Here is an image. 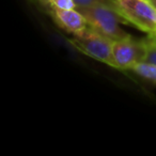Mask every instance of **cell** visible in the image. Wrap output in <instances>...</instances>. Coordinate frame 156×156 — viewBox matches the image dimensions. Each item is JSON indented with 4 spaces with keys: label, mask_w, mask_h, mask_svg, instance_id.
Masks as SVG:
<instances>
[{
    "label": "cell",
    "mask_w": 156,
    "mask_h": 156,
    "mask_svg": "<svg viewBox=\"0 0 156 156\" xmlns=\"http://www.w3.org/2000/svg\"><path fill=\"white\" fill-rule=\"evenodd\" d=\"M76 9L85 17L88 26L113 42L129 37V34L120 27V22H126L113 8L98 5L91 7H78Z\"/></svg>",
    "instance_id": "1"
},
{
    "label": "cell",
    "mask_w": 156,
    "mask_h": 156,
    "mask_svg": "<svg viewBox=\"0 0 156 156\" xmlns=\"http://www.w3.org/2000/svg\"><path fill=\"white\" fill-rule=\"evenodd\" d=\"M51 14L58 26L73 35L83 32L88 27L85 17L77 9L60 10L51 8Z\"/></svg>",
    "instance_id": "5"
},
{
    "label": "cell",
    "mask_w": 156,
    "mask_h": 156,
    "mask_svg": "<svg viewBox=\"0 0 156 156\" xmlns=\"http://www.w3.org/2000/svg\"><path fill=\"white\" fill-rule=\"evenodd\" d=\"M72 47L86 56L117 69L113 58V41L88 26L83 32L69 39Z\"/></svg>",
    "instance_id": "2"
},
{
    "label": "cell",
    "mask_w": 156,
    "mask_h": 156,
    "mask_svg": "<svg viewBox=\"0 0 156 156\" xmlns=\"http://www.w3.org/2000/svg\"><path fill=\"white\" fill-rule=\"evenodd\" d=\"M147 54V43L144 40L138 41L133 37L113 42V58L117 69H130L139 62H143Z\"/></svg>",
    "instance_id": "4"
},
{
    "label": "cell",
    "mask_w": 156,
    "mask_h": 156,
    "mask_svg": "<svg viewBox=\"0 0 156 156\" xmlns=\"http://www.w3.org/2000/svg\"><path fill=\"white\" fill-rule=\"evenodd\" d=\"M147 40L149 42H151V43H153V44H155L156 45V34H151V35H149V37H147Z\"/></svg>",
    "instance_id": "10"
},
{
    "label": "cell",
    "mask_w": 156,
    "mask_h": 156,
    "mask_svg": "<svg viewBox=\"0 0 156 156\" xmlns=\"http://www.w3.org/2000/svg\"><path fill=\"white\" fill-rule=\"evenodd\" d=\"M47 2L50 5V7L54 9L60 10H73L76 9L75 1L74 0H47Z\"/></svg>",
    "instance_id": "8"
},
{
    "label": "cell",
    "mask_w": 156,
    "mask_h": 156,
    "mask_svg": "<svg viewBox=\"0 0 156 156\" xmlns=\"http://www.w3.org/2000/svg\"><path fill=\"white\" fill-rule=\"evenodd\" d=\"M147 43V54H145L143 62H149L152 64H156V45L151 42H149L147 39L144 40Z\"/></svg>",
    "instance_id": "9"
},
{
    "label": "cell",
    "mask_w": 156,
    "mask_h": 156,
    "mask_svg": "<svg viewBox=\"0 0 156 156\" xmlns=\"http://www.w3.org/2000/svg\"><path fill=\"white\" fill-rule=\"evenodd\" d=\"M129 71L145 80L156 85V64H152L149 62H139L132 66Z\"/></svg>",
    "instance_id": "6"
},
{
    "label": "cell",
    "mask_w": 156,
    "mask_h": 156,
    "mask_svg": "<svg viewBox=\"0 0 156 156\" xmlns=\"http://www.w3.org/2000/svg\"><path fill=\"white\" fill-rule=\"evenodd\" d=\"M150 1H151V2L153 3V5H154V7L156 8V0H150Z\"/></svg>",
    "instance_id": "11"
},
{
    "label": "cell",
    "mask_w": 156,
    "mask_h": 156,
    "mask_svg": "<svg viewBox=\"0 0 156 156\" xmlns=\"http://www.w3.org/2000/svg\"><path fill=\"white\" fill-rule=\"evenodd\" d=\"M115 10L126 23L149 35L156 34V8L150 0H115Z\"/></svg>",
    "instance_id": "3"
},
{
    "label": "cell",
    "mask_w": 156,
    "mask_h": 156,
    "mask_svg": "<svg viewBox=\"0 0 156 156\" xmlns=\"http://www.w3.org/2000/svg\"><path fill=\"white\" fill-rule=\"evenodd\" d=\"M78 7H91V5H104L115 9V0H74Z\"/></svg>",
    "instance_id": "7"
}]
</instances>
